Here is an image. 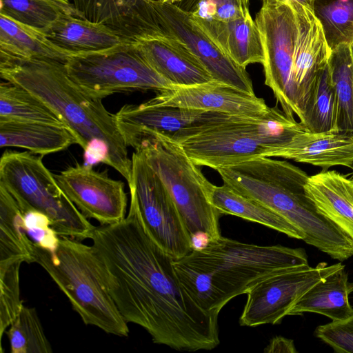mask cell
Instances as JSON below:
<instances>
[{
  "mask_svg": "<svg viewBox=\"0 0 353 353\" xmlns=\"http://www.w3.org/2000/svg\"><path fill=\"white\" fill-rule=\"evenodd\" d=\"M130 194L125 218L95 228L90 239L108 292L123 319L144 328L154 343L179 351L214 349L220 343L219 315L205 312L190 294Z\"/></svg>",
  "mask_w": 353,
  "mask_h": 353,
  "instance_id": "6da1fadb",
  "label": "cell"
},
{
  "mask_svg": "<svg viewBox=\"0 0 353 353\" xmlns=\"http://www.w3.org/2000/svg\"><path fill=\"white\" fill-rule=\"evenodd\" d=\"M307 264L300 248L258 245L223 236L174 259L181 282L196 303L217 315L230 300L265 279Z\"/></svg>",
  "mask_w": 353,
  "mask_h": 353,
  "instance_id": "7a4b0ae2",
  "label": "cell"
},
{
  "mask_svg": "<svg viewBox=\"0 0 353 353\" xmlns=\"http://www.w3.org/2000/svg\"><path fill=\"white\" fill-rule=\"evenodd\" d=\"M223 183L277 213L303 234V241L332 258L353 256V240L319 212L307 197L309 175L286 161L259 157L216 170Z\"/></svg>",
  "mask_w": 353,
  "mask_h": 353,
  "instance_id": "3957f363",
  "label": "cell"
},
{
  "mask_svg": "<svg viewBox=\"0 0 353 353\" xmlns=\"http://www.w3.org/2000/svg\"><path fill=\"white\" fill-rule=\"evenodd\" d=\"M1 77L22 87L48 105L74 134L83 149L94 138L110 148V166L127 181L131 179L132 159L117 125L114 114L69 77L65 63L48 59H16L0 55Z\"/></svg>",
  "mask_w": 353,
  "mask_h": 353,
  "instance_id": "277c9868",
  "label": "cell"
},
{
  "mask_svg": "<svg viewBox=\"0 0 353 353\" xmlns=\"http://www.w3.org/2000/svg\"><path fill=\"white\" fill-rule=\"evenodd\" d=\"M304 125L277 106L263 116L225 114L187 129L174 139L199 166L215 170L259 157H279Z\"/></svg>",
  "mask_w": 353,
  "mask_h": 353,
  "instance_id": "5b68a950",
  "label": "cell"
},
{
  "mask_svg": "<svg viewBox=\"0 0 353 353\" xmlns=\"http://www.w3.org/2000/svg\"><path fill=\"white\" fill-rule=\"evenodd\" d=\"M32 263H38L68 299L85 325L105 332L128 336V323L108 292L99 270L92 245L59 236L54 250L33 242Z\"/></svg>",
  "mask_w": 353,
  "mask_h": 353,
  "instance_id": "8992f818",
  "label": "cell"
},
{
  "mask_svg": "<svg viewBox=\"0 0 353 353\" xmlns=\"http://www.w3.org/2000/svg\"><path fill=\"white\" fill-rule=\"evenodd\" d=\"M135 150L142 153L166 188L191 239L203 234L209 243L219 240L222 237L219 225L221 214L208 196L212 183L181 145L168 137L156 134Z\"/></svg>",
  "mask_w": 353,
  "mask_h": 353,
  "instance_id": "52a82bcc",
  "label": "cell"
},
{
  "mask_svg": "<svg viewBox=\"0 0 353 353\" xmlns=\"http://www.w3.org/2000/svg\"><path fill=\"white\" fill-rule=\"evenodd\" d=\"M42 157L6 151L0 159V184L22 211L34 210L47 216L59 236L81 241L91 239L96 227L64 194Z\"/></svg>",
  "mask_w": 353,
  "mask_h": 353,
  "instance_id": "ba28073f",
  "label": "cell"
},
{
  "mask_svg": "<svg viewBox=\"0 0 353 353\" xmlns=\"http://www.w3.org/2000/svg\"><path fill=\"white\" fill-rule=\"evenodd\" d=\"M65 66L83 91L100 99L115 93L158 92L172 86L129 41L102 51L73 54Z\"/></svg>",
  "mask_w": 353,
  "mask_h": 353,
  "instance_id": "9c48e42d",
  "label": "cell"
},
{
  "mask_svg": "<svg viewBox=\"0 0 353 353\" xmlns=\"http://www.w3.org/2000/svg\"><path fill=\"white\" fill-rule=\"evenodd\" d=\"M137 21L141 38L167 34L183 42L200 60L214 81L254 94L245 68L234 61L175 3L145 0Z\"/></svg>",
  "mask_w": 353,
  "mask_h": 353,
  "instance_id": "30bf717a",
  "label": "cell"
},
{
  "mask_svg": "<svg viewBox=\"0 0 353 353\" xmlns=\"http://www.w3.org/2000/svg\"><path fill=\"white\" fill-rule=\"evenodd\" d=\"M265 59V84L273 92L282 110L291 118L301 114L294 80V59L299 32L296 1L265 0L255 17Z\"/></svg>",
  "mask_w": 353,
  "mask_h": 353,
  "instance_id": "8fae6325",
  "label": "cell"
},
{
  "mask_svg": "<svg viewBox=\"0 0 353 353\" xmlns=\"http://www.w3.org/2000/svg\"><path fill=\"white\" fill-rule=\"evenodd\" d=\"M131 159L128 185L147 232L174 259L187 255L193 250L192 239L172 198L140 151Z\"/></svg>",
  "mask_w": 353,
  "mask_h": 353,
  "instance_id": "7c38bea8",
  "label": "cell"
},
{
  "mask_svg": "<svg viewBox=\"0 0 353 353\" xmlns=\"http://www.w3.org/2000/svg\"><path fill=\"white\" fill-rule=\"evenodd\" d=\"M343 267L341 263L327 265L322 262L314 268L303 265L265 279L247 292L240 325L256 327L280 323L308 290Z\"/></svg>",
  "mask_w": 353,
  "mask_h": 353,
  "instance_id": "4fadbf2b",
  "label": "cell"
},
{
  "mask_svg": "<svg viewBox=\"0 0 353 353\" xmlns=\"http://www.w3.org/2000/svg\"><path fill=\"white\" fill-rule=\"evenodd\" d=\"M54 177L64 194L87 219L106 225L125 218L128 198L124 183L110 178L106 170L99 172L77 163Z\"/></svg>",
  "mask_w": 353,
  "mask_h": 353,
  "instance_id": "5bb4252c",
  "label": "cell"
},
{
  "mask_svg": "<svg viewBox=\"0 0 353 353\" xmlns=\"http://www.w3.org/2000/svg\"><path fill=\"white\" fill-rule=\"evenodd\" d=\"M226 113L159 105L147 101L139 105L125 104L114 117L126 145L137 150L156 134L174 139L190 128L203 125Z\"/></svg>",
  "mask_w": 353,
  "mask_h": 353,
  "instance_id": "9a60e30c",
  "label": "cell"
},
{
  "mask_svg": "<svg viewBox=\"0 0 353 353\" xmlns=\"http://www.w3.org/2000/svg\"><path fill=\"white\" fill-rule=\"evenodd\" d=\"M148 101L159 105L252 117H262L270 110L264 99L255 94L214 80L192 85H172L157 92Z\"/></svg>",
  "mask_w": 353,
  "mask_h": 353,
  "instance_id": "2e32d148",
  "label": "cell"
},
{
  "mask_svg": "<svg viewBox=\"0 0 353 353\" xmlns=\"http://www.w3.org/2000/svg\"><path fill=\"white\" fill-rule=\"evenodd\" d=\"M132 42L150 65L174 86L204 83L211 74L181 41L167 34H157Z\"/></svg>",
  "mask_w": 353,
  "mask_h": 353,
  "instance_id": "e0dca14e",
  "label": "cell"
},
{
  "mask_svg": "<svg viewBox=\"0 0 353 353\" xmlns=\"http://www.w3.org/2000/svg\"><path fill=\"white\" fill-rule=\"evenodd\" d=\"M296 5L299 32L294 59V80L298 91L301 120L312 89L327 65L332 51L313 11L297 1Z\"/></svg>",
  "mask_w": 353,
  "mask_h": 353,
  "instance_id": "ac0fdd59",
  "label": "cell"
},
{
  "mask_svg": "<svg viewBox=\"0 0 353 353\" xmlns=\"http://www.w3.org/2000/svg\"><path fill=\"white\" fill-rule=\"evenodd\" d=\"M190 14L199 27L238 65L246 68L250 63H263L261 34L250 11L225 21L203 19Z\"/></svg>",
  "mask_w": 353,
  "mask_h": 353,
  "instance_id": "d6986e66",
  "label": "cell"
},
{
  "mask_svg": "<svg viewBox=\"0 0 353 353\" xmlns=\"http://www.w3.org/2000/svg\"><path fill=\"white\" fill-rule=\"evenodd\" d=\"M279 157L321 167L351 168L353 164V133L334 130L323 132L305 131L283 148Z\"/></svg>",
  "mask_w": 353,
  "mask_h": 353,
  "instance_id": "ffe728a7",
  "label": "cell"
},
{
  "mask_svg": "<svg viewBox=\"0 0 353 353\" xmlns=\"http://www.w3.org/2000/svg\"><path fill=\"white\" fill-rule=\"evenodd\" d=\"M307 197L320 213L353 240V183L336 170L310 176L305 185Z\"/></svg>",
  "mask_w": 353,
  "mask_h": 353,
  "instance_id": "44dd1931",
  "label": "cell"
},
{
  "mask_svg": "<svg viewBox=\"0 0 353 353\" xmlns=\"http://www.w3.org/2000/svg\"><path fill=\"white\" fill-rule=\"evenodd\" d=\"M43 32L54 45L72 54L102 51L127 41L108 25L72 13L62 14Z\"/></svg>",
  "mask_w": 353,
  "mask_h": 353,
  "instance_id": "7402d4cb",
  "label": "cell"
},
{
  "mask_svg": "<svg viewBox=\"0 0 353 353\" xmlns=\"http://www.w3.org/2000/svg\"><path fill=\"white\" fill-rule=\"evenodd\" d=\"M78 144L68 128L43 123L0 119V147L24 148L41 156Z\"/></svg>",
  "mask_w": 353,
  "mask_h": 353,
  "instance_id": "603a6c76",
  "label": "cell"
},
{
  "mask_svg": "<svg viewBox=\"0 0 353 353\" xmlns=\"http://www.w3.org/2000/svg\"><path fill=\"white\" fill-rule=\"evenodd\" d=\"M353 292L345 267L333 272L308 290L294 304L290 315L317 313L332 321H341L353 316L349 296Z\"/></svg>",
  "mask_w": 353,
  "mask_h": 353,
  "instance_id": "cb8c5ba5",
  "label": "cell"
},
{
  "mask_svg": "<svg viewBox=\"0 0 353 353\" xmlns=\"http://www.w3.org/2000/svg\"><path fill=\"white\" fill-rule=\"evenodd\" d=\"M73 54L54 45L43 31L0 14V55L48 59L65 63Z\"/></svg>",
  "mask_w": 353,
  "mask_h": 353,
  "instance_id": "d4e9b609",
  "label": "cell"
},
{
  "mask_svg": "<svg viewBox=\"0 0 353 353\" xmlns=\"http://www.w3.org/2000/svg\"><path fill=\"white\" fill-rule=\"evenodd\" d=\"M209 200L220 213L239 216L250 221L283 233L291 238L303 240V234L283 217L261 204L245 197L228 185H211Z\"/></svg>",
  "mask_w": 353,
  "mask_h": 353,
  "instance_id": "484cf974",
  "label": "cell"
},
{
  "mask_svg": "<svg viewBox=\"0 0 353 353\" xmlns=\"http://www.w3.org/2000/svg\"><path fill=\"white\" fill-rule=\"evenodd\" d=\"M0 119L68 128L63 119L42 100L25 88L9 82L0 85Z\"/></svg>",
  "mask_w": 353,
  "mask_h": 353,
  "instance_id": "4316f807",
  "label": "cell"
},
{
  "mask_svg": "<svg viewBox=\"0 0 353 353\" xmlns=\"http://www.w3.org/2000/svg\"><path fill=\"white\" fill-rule=\"evenodd\" d=\"M328 66L337 101L336 130L353 133V43L332 50Z\"/></svg>",
  "mask_w": 353,
  "mask_h": 353,
  "instance_id": "83f0119b",
  "label": "cell"
},
{
  "mask_svg": "<svg viewBox=\"0 0 353 353\" xmlns=\"http://www.w3.org/2000/svg\"><path fill=\"white\" fill-rule=\"evenodd\" d=\"M336 97L327 63L312 89L300 122L308 132H323L336 130Z\"/></svg>",
  "mask_w": 353,
  "mask_h": 353,
  "instance_id": "f1b7e54d",
  "label": "cell"
},
{
  "mask_svg": "<svg viewBox=\"0 0 353 353\" xmlns=\"http://www.w3.org/2000/svg\"><path fill=\"white\" fill-rule=\"evenodd\" d=\"M65 13L77 15L72 4L55 0H0V14L44 32Z\"/></svg>",
  "mask_w": 353,
  "mask_h": 353,
  "instance_id": "f546056e",
  "label": "cell"
},
{
  "mask_svg": "<svg viewBox=\"0 0 353 353\" xmlns=\"http://www.w3.org/2000/svg\"><path fill=\"white\" fill-rule=\"evenodd\" d=\"M313 12L331 50L353 43V0H316Z\"/></svg>",
  "mask_w": 353,
  "mask_h": 353,
  "instance_id": "4dcf8cb0",
  "label": "cell"
},
{
  "mask_svg": "<svg viewBox=\"0 0 353 353\" xmlns=\"http://www.w3.org/2000/svg\"><path fill=\"white\" fill-rule=\"evenodd\" d=\"M6 331L12 353H52L36 310L23 305Z\"/></svg>",
  "mask_w": 353,
  "mask_h": 353,
  "instance_id": "1f68e13d",
  "label": "cell"
},
{
  "mask_svg": "<svg viewBox=\"0 0 353 353\" xmlns=\"http://www.w3.org/2000/svg\"><path fill=\"white\" fill-rule=\"evenodd\" d=\"M25 261L16 257L0 260V338L23 307L20 299L19 270Z\"/></svg>",
  "mask_w": 353,
  "mask_h": 353,
  "instance_id": "d6a6232c",
  "label": "cell"
},
{
  "mask_svg": "<svg viewBox=\"0 0 353 353\" xmlns=\"http://www.w3.org/2000/svg\"><path fill=\"white\" fill-rule=\"evenodd\" d=\"M77 16L111 26L126 16L141 0H72Z\"/></svg>",
  "mask_w": 353,
  "mask_h": 353,
  "instance_id": "836d02e7",
  "label": "cell"
},
{
  "mask_svg": "<svg viewBox=\"0 0 353 353\" xmlns=\"http://www.w3.org/2000/svg\"><path fill=\"white\" fill-rule=\"evenodd\" d=\"M314 335L336 352L353 353V316L345 321L319 325Z\"/></svg>",
  "mask_w": 353,
  "mask_h": 353,
  "instance_id": "e575fe53",
  "label": "cell"
},
{
  "mask_svg": "<svg viewBox=\"0 0 353 353\" xmlns=\"http://www.w3.org/2000/svg\"><path fill=\"white\" fill-rule=\"evenodd\" d=\"M22 213L24 228L30 239L42 248L54 250L58 244L59 236L51 227L48 217L34 210L22 211Z\"/></svg>",
  "mask_w": 353,
  "mask_h": 353,
  "instance_id": "d590c367",
  "label": "cell"
},
{
  "mask_svg": "<svg viewBox=\"0 0 353 353\" xmlns=\"http://www.w3.org/2000/svg\"><path fill=\"white\" fill-rule=\"evenodd\" d=\"M248 11L249 7L241 0H199L190 13L203 19L225 21L238 18Z\"/></svg>",
  "mask_w": 353,
  "mask_h": 353,
  "instance_id": "8d00e7d4",
  "label": "cell"
},
{
  "mask_svg": "<svg viewBox=\"0 0 353 353\" xmlns=\"http://www.w3.org/2000/svg\"><path fill=\"white\" fill-rule=\"evenodd\" d=\"M83 150L84 165L93 167L101 163L110 166V148L104 140L99 138L92 139Z\"/></svg>",
  "mask_w": 353,
  "mask_h": 353,
  "instance_id": "74e56055",
  "label": "cell"
},
{
  "mask_svg": "<svg viewBox=\"0 0 353 353\" xmlns=\"http://www.w3.org/2000/svg\"><path fill=\"white\" fill-rule=\"evenodd\" d=\"M265 352H297L294 341L283 336L273 338L269 345L265 348Z\"/></svg>",
  "mask_w": 353,
  "mask_h": 353,
  "instance_id": "f35d334b",
  "label": "cell"
},
{
  "mask_svg": "<svg viewBox=\"0 0 353 353\" xmlns=\"http://www.w3.org/2000/svg\"><path fill=\"white\" fill-rule=\"evenodd\" d=\"M244 6L248 7L249 0H241ZM199 0H181L180 2L175 3L182 10L186 12H192L196 5Z\"/></svg>",
  "mask_w": 353,
  "mask_h": 353,
  "instance_id": "ab89813d",
  "label": "cell"
},
{
  "mask_svg": "<svg viewBox=\"0 0 353 353\" xmlns=\"http://www.w3.org/2000/svg\"><path fill=\"white\" fill-rule=\"evenodd\" d=\"M262 1H265V0H262ZM293 1H297L298 3L303 5L304 6L312 10V11H313L314 2L316 1V0H293Z\"/></svg>",
  "mask_w": 353,
  "mask_h": 353,
  "instance_id": "60d3db41",
  "label": "cell"
},
{
  "mask_svg": "<svg viewBox=\"0 0 353 353\" xmlns=\"http://www.w3.org/2000/svg\"><path fill=\"white\" fill-rule=\"evenodd\" d=\"M163 2H168L172 3H177L180 2L181 0H161Z\"/></svg>",
  "mask_w": 353,
  "mask_h": 353,
  "instance_id": "b9f144b4",
  "label": "cell"
},
{
  "mask_svg": "<svg viewBox=\"0 0 353 353\" xmlns=\"http://www.w3.org/2000/svg\"><path fill=\"white\" fill-rule=\"evenodd\" d=\"M55 1L62 3L63 4H65V5L71 4V3L70 2L69 0H55Z\"/></svg>",
  "mask_w": 353,
  "mask_h": 353,
  "instance_id": "7bdbcfd3",
  "label": "cell"
},
{
  "mask_svg": "<svg viewBox=\"0 0 353 353\" xmlns=\"http://www.w3.org/2000/svg\"><path fill=\"white\" fill-rule=\"evenodd\" d=\"M351 180H352V183H353V176H352Z\"/></svg>",
  "mask_w": 353,
  "mask_h": 353,
  "instance_id": "ee69618b",
  "label": "cell"
},
{
  "mask_svg": "<svg viewBox=\"0 0 353 353\" xmlns=\"http://www.w3.org/2000/svg\"><path fill=\"white\" fill-rule=\"evenodd\" d=\"M350 168L353 170V164H352V165L351 166Z\"/></svg>",
  "mask_w": 353,
  "mask_h": 353,
  "instance_id": "f6af8a7d",
  "label": "cell"
}]
</instances>
